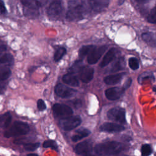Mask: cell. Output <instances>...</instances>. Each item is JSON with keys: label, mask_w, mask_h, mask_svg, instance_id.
<instances>
[{"label": "cell", "mask_w": 156, "mask_h": 156, "mask_svg": "<svg viewBox=\"0 0 156 156\" xmlns=\"http://www.w3.org/2000/svg\"><path fill=\"white\" fill-rule=\"evenodd\" d=\"M94 150L99 155H113L122 152L124 146L118 141H108L96 145Z\"/></svg>", "instance_id": "cell-1"}, {"label": "cell", "mask_w": 156, "mask_h": 156, "mask_svg": "<svg viewBox=\"0 0 156 156\" xmlns=\"http://www.w3.org/2000/svg\"><path fill=\"white\" fill-rule=\"evenodd\" d=\"M21 1L24 7L26 15L35 17L38 15V10L46 4L47 0H21Z\"/></svg>", "instance_id": "cell-2"}, {"label": "cell", "mask_w": 156, "mask_h": 156, "mask_svg": "<svg viewBox=\"0 0 156 156\" xmlns=\"http://www.w3.org/2000/svg\"><path fill=\"white\" fill-rule=\"evenodd\" d=\"M29 126L27 123L21 121H16L9 129L5 132L4 136L6 138H10L25 135L29 132Z\"/></svg>", "instance_id": "cell-3"}, {"label": "cell", "mask_w": 156, "mask_h": 156, "mask_svg": "<svg viewBox=\"0 0 156 156\" xmlns=\"http://www.w3.org/2000/svg\"><path fill=\"white\" fill-rule=\"evenodd\" d=\"M107 116L109 119L115 122L121 124H125L126 122V112L122 107H115L112 108L107 112Z\"/></svg>", "instance_id": "cell-4"}, {"label": "cell", "mask_w": 156, "mask_h": 156, "mask_svg": "<svg viewBox=\"0 0 156 156\" xmlns=\"http://www.w3.org/2000/svg\"><path fill=\"white\" fill-rule=\"evenodd\" d=\"M63 10L62 2L60 0H55L53 1L48 7L47 14L50 20H57L60 17Z\"/></svg>", "instance_id": "cell-5"}, {"label": "cell", "mask_w": 156, "mask_h": 156, "mask_svg": "<svg viewBox=\"0 0 156 156\" xmlns=\"http://www.w3.org/2000/svg\"><path fill=\"white\" fill-rule=\"evenodd\" d=\"M76 152L81 156H99L92 147V144L89 141L79 143L75 147Z\"/></svg>", "instance_id": "cell-6"}, {"label": "cell", "mask_w": 156, "mask_h": 156, "mask_svg": "<svg viewBox=\"0 0 156 156\" xmlns=\"http://www.w3.org/2000/svg\"><path fill=\"white\" fill-rule=\"evenodd\" d=\"M81 118L79 116H70L60 120V127L66 131H69L76 128L81 123Z\"/></svg>", "instance_id": "cell-7"}, {"label": "cell", "mask_w": 156, "mask_h": 156, "mask_svg": "<svg viewBox=\"0 0 156 156\" xmlns=\"http://www.w3.org/2000/svg\"><path fill=\"white\" fill-rule=\"evenodd\" d=\"M52 112L55 117L60 119L70 116L73 113V111L70 107L58 103L52 106Z\"/></svg>", "instance_id": "cell-8"}, {"label": "cell", "mask_w": 156, "mask_h": 156, "mask_svg": "<svg viewBox=\"0 0 156 156\" xmlns=\"http://www.w3.org/2000/svg\"><path fill=\"white\" fill-rule=\"evenodd\" d=\"M84 9L82 5H76L69 9L66 15L68 21H74L81 20L83 18Z\"/></svg>", "instance_id": "cell-9"}, {"label": "cell", "mask_w": 156, "mask_h": 156, "mask_svg": "<svg viewBox=\"0 0 156 156\" xmlns=\"http://www.w3.org/2000/svg\"><path fill=\"white\" fill-rule=\"evenodd\" d=\"M107 49V47L106 46H102L98 48L94 46L88 54L87 58L88 63L90 65L95 64L97 63Z\"/></svg>", "instance_id": "cell-10"}, {"label": "cell", "mask_w": 156, "mask_h": 156, "mask_svg": "<svg viewBox=\"0 0 156 156\" xmlns=\"http://www.w3.org/2000/svg\"><path fill=\"white\" fill-rule=\"evenodd\" d=\"M55 92L57 96L62 98H69L73 96L77 91L63 84L58 83L55 87Z\"/></svg>", "instance_id": "cell-11"}, {"label": "cell", "mask_w": 156, "mask_h": 156, "mask_svg": "<svg viewBox=\"0 0 156 156\" xmlns=\"http://www.w3.org/2000/svg\"><path fill=\"white\" fill-rule=\"evenodd\" d=\"M124 90L123 88L111 87L105 90V95L108 99L115 101L118 99L122 96Z\"/></svg>", "instance_id": "cell-12"}, {"label": "cell", "mask_w": 156, "mask_h": 156, "mask_svg": "<svg viewBox=\"0 0 156 156\" xmlns=\"http://www.w3.org/2000/svg\"><path fill=\"white\" fill-rule=\"evenodd\" d=\"M79 73H80V80L84 83H88L93 78L94 70L91 67L83 66Z\"/></svg>", "instance_id": "cell-13"}, {"label": "cell", "mask_w": 156, "mask_h": 156, "mask_svg": "<svg viewBox=\"0 0 156 156\" xmlns=\"http://www.w3.org/2000/svg\"><path fill=\"white\" fill-rule=\"evenodd\" d=\"M124 127L121 124L113 122H105L100 127V130L107 132H119L124 130Z\"/></svg>", "instance_id": "cell-14"}, {"label": "cell", "mask_w": 156, "mask_h": 156, "mask_svg": "<svg viewBox=\"0 0 156 156\" xmlns=\"http://www.w3.org/2000/svg\"><path fill=\"white\" fill-rule=\"evenodd\" d=\"M118 51L117 49L113 48L110 49L105 54L100 63L101 67H105L108 65L115 58Z\"/></svg>", "instance_id": "cell-15"}, {"label": "cell", "mask_w": 156, "mask_h": 156, "mask_svg": "<svg viewBox=\"0 0 156 156\" xmlns=\"http://www.w3.org/2000/svg\"><path fill=\"white\" fill-rule=\"evenodd\" d=\"M11 71L8 68L0 69V93H2L5 88V81L10 76Z\"/></svg>", "instance_id": "cell-16"}, {"label": "cell", "mask_w": 156, "mask_h": 156, "mask_svg": "<svg viewBox=\"0 0 156 156\" xmlns=\"http://www.w3.org/2000/svg\"><path fill=\"white\" fill-rule=\"evenodd\" d=\"M109 2L110 0H89L91 8L96 12L104 10L108 6Z\"/></svg>", "instance_id": "cell-17"}, {"label": "cell", "mask_w": 156, "mask_h": 156, "mask_svg": "<svg viewBox=\"0 0 156 156\" xmlns=\"http://www.w3.org/2000/svg\"><path fill=\"white\" fill-rule=\"evenodd\" d=\"M62 80L65 83L73 87H77L79 85L77 77L73 73H68L65 74L62 77Z\"/></svg>", "instance_id": "cell-18"}, {"label": "cell", "mask_w": 156, "mask_h": 156, "mask_svg": "<svg viewBox=\"0 0 156 156\" xmlns=\"http://www.w3.org/2000/svg\"><path fill=\"white\" fill-rule=\"evenodd\" d=\"M125 74H126L125 73H118L116 74L107 76L104 78V82L107 85L116 84L117 83L121 81V80L123 78Z\"/></svg>", "instance_id": "cell-19"}, {"label": "cell", "mask_w": 156, "mask_h": 156, "mask_svg": "<svg viewBox=\"0 0 156 156\" xmlns=\"http://www.w3.org/2000/svg\"><path fill=\"white\" fill-rule=\"evenodd\" d=\"M76 134L72 136V141L74 142H76L83 138L88 136L90 133V131L85 128H80L76 130Z\"/></svg>", "instance_id": "cell-20"}, {"label": "cell", "mask_w": 156, "mask_h": 156, "mask_svg": "<svg viewBox=\"0 0 156 156\" xmlns=\"http://www.w3.org/2000/svg\"><path fill=\"white\" fill-rule=\"evenodd\" d=\"M142 39L152 47L155 46V37L153 33L145 32L141 35Z\"/></svg>", "instance_id": "cell-21"}, {"label": "cell", "mask_w": 156, "mask_h": 156, "mask_svg": "<svg viewBox=\"0 0 156 156\" xmlns=\"http://www.w3.org/2000/svg\"><path fill=\"white\" fill-rule=\"evenodd\" d=\"M125 66V63L123 58H118L116 62L113 63L110 68V73H115L118 71L122 70Z\"/></svg>", "instance_id": "cell-22"}, {"label": "cell", "mask_w": 156, "mask_h": 156, "mask_svg": "<svg viewBox=\"0 0 156 156\" xmlns=\"http://www.w3.org/2000/svg\"><path fill=\"white\" fill-rule=\"evenodd\" d=\"M11 115L9 112L5 113L2 115H0V127H7L11 122Z\"/></svg>", "instance_id": "cell-23"}, {"label": "cell", "mask_w": 156, "mask_h": 156, "mask_svg": "<svg viewBox=\"0 0 156 156\" xmlns=\"http://www.w3.org/2000/svg\"><path fill=\"white\" fill-rule=\"evenodd\" d=\"M13 62V56L9 54H4L0 56V66L1 65H11Z\"/></svg>", "instance_id": "cell-24"}, {"label": "cell", "mask_w": 156, "mask_h": 156, "mask_svg": "<svg viewBox=\"0 0 156 156\" xmlns=\"http://www.w3.org/2000/svg\"><path fill=\"white\" fill-rule=\"evenodd\" d=\"M94 47L93 45H86L83 46L80 48L79 51V57L80 59L83 58L89 52L91 51V50Z\"/></svg>", "instance_id": "cell-25"}, {"label": "cell", "mask_w": 156, "mask_h": 156, "mask_svg": "<svg viewBox=\"0 0 156 156\" xmlns=\"http://www.w3.org/2000/svg\"><path fill=\"white\" fill-rule=\"evenodd\" d=\"M66 52V50L63 47H60L57 49V51L55 52L54 55V59L55 62H58L62 59V58L65 55Z\"/></svg>", "instance_id": "cell-26"}, {"label": "cell", "mask_w": 156, "mask_h": 156, "mask_svg": "<svg viewBox=\"0 0 156 156\" xmlns=\"http://www.w3.org/2000/svg\"><path fill=\"white\" fill-rule=\"evenodd\" d=\"M82 67H83V65L82 63V61L78 60L73 65V66L69 68L68 71H69V73H73V74L79 73Z\"/></svg>", "instance_id": "cell-27"}, {"label": "cell", "mask_w": 156, "mask_h": 156, "mask_svg": "<svg viewBox=\"0 0 156 156\" xmlns=\"http://www.w3.org/2000/svg\"><path fill=\"white\" fill-rule=\"evenodd\" d=\"M152 152L151 146L148 144H144L141 146V156H149Z\"/></svg>", "instance_id": "cell-28"}, {"label": "cell", "mask_w": 156, "mask_h": 156, "mask_svg": "<svg viewBox=\"0 0 156 156\" xmlns=\"http://www.w3.org/2000/svg\"><path fill=\"white\" fill-rule=\"evenodd\" d=\"M129 66L133 70H136L139 68V62L135 57H131L129 59Z\"/></svg>", "instance_id": "cell-29"}, {"label": "cell", "mask_w": 156, "mask_h": 156, "mask_svg": "<svg viewBox=\"0 0 156 156\" xmlns=\"http://www.w3.org/2000/svg\"><path fill=\"white\" fill-rule=\"evenodd\" d=\"M147 20L149 23L152 24L156 23V13H155V8L154 7L151 9L150 13L147 16Z\"/></svg>", "instance_id": "cell-30"}, {"label": "cell", "mask_w": 156, "mask_h": 156, "mask_svg": "<svg viewBox=\"0 0 156 156\" xmlns=\"http://www.w3.org/2000/svg\"><path fill=\"white\" fill-rule=\"evenodd\" d=\"M43 146L45 148L51 147L56 151H57V149H58V146H57V143H55V141H54V140H46V141H44Z\"/></svg>", "instance_id": "cell-31"}, {"label": "cell", "mask_w": 156, "mask_h": 156, "mask_svg": "<svg viewBox=\"0 0 156 156\" xmlns=\"http://www.w3.org/2000/svg\"><path fill=\"white\" fill-rule=\"evenodd\" d=\"M154 79V77L152 73H144L143 74L140 75V76L138 78V80L140 83H142L143 81H145L146 79Z\"/></svg>", "instance_id": "cell-32"}, {"label": "cell", "mask_w": 156, "mask_h": 156, "mask_svg": "<svg viewBox=\"0 0 156 156\" xmlns=\"http://www.w3.org/2000/svg\"><path fill=\"white\" fill-rule=\"evenodd\" d=\"M40 143H26L24 145V149L28 151H34L40 146Z\"/></svg>", "instance_id": "cell-33"}, {"label": "cell", "mask_w": 156, "mask_h": 156, "mask_svg": "<svg viewBox=\"0 0 156 156\" xmlns=\"http://www.w3.org/2000/svg\"><path fill=\"white\" fill-rule=\"evenodd\" d=\"M37 107L40 111H43L46 109V105L42 99H38L37 101Z\"/></svg>", "instance_id": "cell-34"}, {"label": "cell", "mask_w": 156, "mask_h": 156, "mask_svg": "<svg viewBox=\"0 0 156 156\" xmlns=\"http://www.w3.org/2000/svg\"><path fill=\"white\" fill-rule=\"evenodd\" d=\"M6 8L2 0H0V15H3L6 13Z\"/></svg>", "instance_id": "cell-35"}, {"label": "cell", "mask_w": 156, "mask_h": 156, "mask_svg": "<svg viewBox=\"0 0 156 156\" xmlns=\"http://www.w3.org/2000/svg\"><path fill=\"white\" fill-rule=\"evenodd\" d=\"M132 82V79L131 78H129V79H127L126 80V81L124 82V85H123V87H122V88H123L124 90H126V89L128 88L130 86V85H131Z\"/></svg>", "instance_id": "cell-36"}, {"label": "cell", "mask_w": 156, "mask_h": 156, "mask_svg": "<svg viewBox=\"0 0 156 156\" xmlns=\"http://www.w3.org/2000/svg\"><path fill=\"white\" fill-rule=\"evenodd\" d=\"M136 2H138V4H146L148 2H149L151 0H135Z\"/></svg>", "instance_id": "cell-37"}, {"label": "cell", "mask_w": 156, "mask_h": 156, "mask_svg": "<svg viewBox=\"0 0 156 156\" xmlns=\"http://www.w3.org/2000/svg\"><path fill=\"white\" fill-rule=\"evenodd\" d=\"M6 50V46L2 44H0V54Z\"/></svg>", "instance_id": "cell-38"}, {"label": "cell", "mask_w": 156, "mask_h": 156, "mask_svg": "<svg viewBox=\"0 0 156 156\" xmlns=\"http://www.w3.org/2000/svg\"><path fill=\"white\" fill-rule=\"evenodd\" d=\"M27 156H38V155L36 154H29Z\"/></svg>", "instance_id": "cell-39"}, {"label": "cell", "mask_w": 156, "mask_h": 156, "mask_svg": "<svg viewBox=\"0 0 156 156\" xmlns=\"http://www.w3.org/2000/svg\"><path fill=\"white\" fill-rule=\"evenodd\" d=\"M153 90H153L154 91H155V87H154V89H153Z\"/></svg>", "instance_id": "cell-40"}, {"label": "cell", "mask_w": 156, "mask_h": 156, "mask_svg": "<svg viewBox=\"0 0 156 156\" xmlns=\"http://www.w3.org/2000/svg\"><path fill=\"white\" fill-rule=\"evenodd\" d=\"M124 156H127V155H124Z\"/></svg>", "instance_id": "cell-41"}]
</instances>
